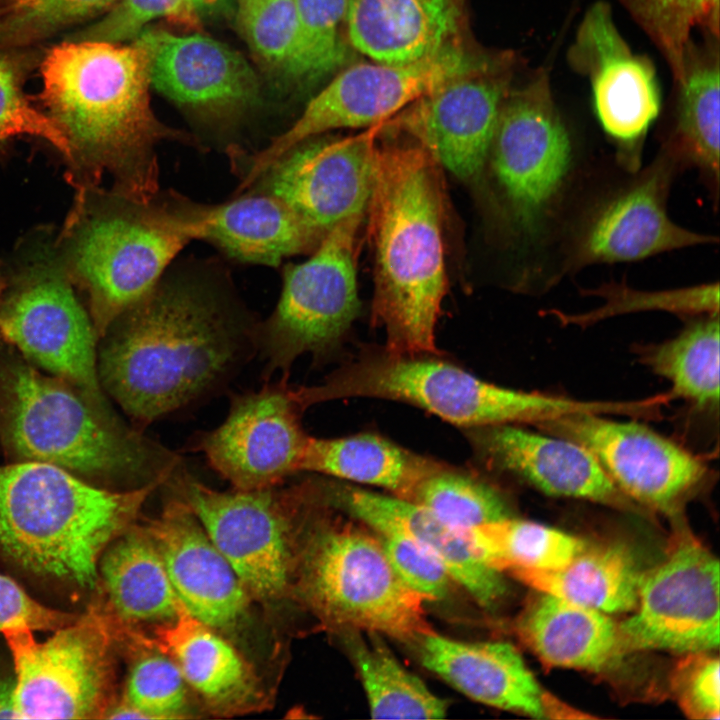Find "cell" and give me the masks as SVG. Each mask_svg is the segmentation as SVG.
Returning a JSON list of instances; mask_svg holds the SVG:
<instances>
[{"mask_svg":"<svg viewBox=\"0 0 720 720\" xmlns=\"http://www.w3.org/2000/svg\"><path fill=\"white\" fill-rule=\"evenodd\" d=\"M215 265L169 267L104 335L101 386L139 432L222 389L256 352V326Z\"/></svg>","mask_w":720,"mask_h":720,"instance_id":"6da1fadb","label":"cell"},{"mask_svg":"<svg viewBox=\"0 0 720 720\" xmlns=\"http://www.w3.org/2000/svg\"><path fill=\"white\" fill-rule=\"evenodd\" d=\"M40 99L67 136L71 160L112 173L120 196L147 204L159 193L157 147L191 143L162 124L149 98V54L130 45L71 40L51 47L40 65Z\"/></svg>","mask_w":720,"mask_h":720,"instance_id":"7a4b0ae2","label":"cell"},{"mask_svg":"<svg viewBox=\"0 0 720 720\" xmlns=\"http://www.w3.org/2000/svg\"><path fill=\"white\" fill-rule=\"evenodd\" d=\"M443 190L437 161L418 143L378 146L370 201L375 252L372 320L385 348L438 354L435 329L447 289Z\"/></svg>","mask_w":720,"mask_h":720,"instance_id":"3957f363","label":"cell"},{"mask_svg":"<svg viewBox=\"0 0 720 720\" xmlns=\"http://www.w3.org/2000/svg\"><path fill=\"white\" fill-rule=\"evenodd\" d=\"M0 442L13 462L51 464L103 487L165 483L181 466L110 406L13 354L0 360Z\"/></svg>","mask_w":720,"mask_h":720,"instance_id":"277c9868","label":"cell"},{"mask_svg":"<svg viewBox=\"0 0 720 720\" xmlns=\"http://www.w3.org/2000/svg\"><path fill=\"white\" fill-rule=\"evenodd\" d=\"M162 483L112 489L47 463L0 465V552L39 579L97 589L103 552Z\"/></svg>","mask_w":720,"mask_h":720,"instance_id":"5b68a950","label":"cell"},{"mask_svg":"<svg viewBox=\"0 0 720 720\" xmlns=\"http://www.w3.org/2000/svg\"><path fill=\"white\" fill-rule=\"evenodd\" d=\"M304 404L352 397L393 400L421 408L446 422L478 428L533 424L574 413L603 414L606 401H583L506 388L482 380L433 354L387 350L362 353L323 382L300 386Z\"/></svg>","mask_w":720,"mask_h":720,"instance_id":"8992f818","label":"cell"},{"mask_svg":"<svg viewBox=\"0 0 720 720\" xmlns=\"http://www.w3.org/2000/svg\"><path fill=\"white\" fill-rule=\"evenodd\" d=\"M504 55L471 50L459 42L415 62L348 66L307 103L287 130L263 149L237 155L235 168H242L240 184L248 185L272 161L308 138L334 129L383 123L427 92L491 66Z\"/></svg>","mask_w":720,"mask_h":720,"instance_id":"52a82bcc","label":"cell"},{"mask_svg":"<svg viewBox=\"0 0 720 720\" xmlns=\"http://www.w3.org/2000/svg\"><path fill=\"white\" fill-rule=\"evenodd\" d=\"M303 563L301 590L323 620L352 631L418 641L432 632L423 599L392 568L381 541L350 525L318 532Z\"/></svg>","mask_w":720,"mask_h":720,"instance_id":"ba28073f","label":"cell"},{"mask_svg":"<svg viewBox=\"0 0 720 720\" xmlns=\"http://www.w3.org/2000/svg\"><path fill=\"white\" fill-rule=\"evenodd\" d=\"M14 668L19 719H101L115 703L110 618L95 604L37 641L27 626L2 631Z\"/></svg>","mask_w":720,"mask_h":720,"instance_id":"9c48e42d","label":"cell"},{"mask_svg":"<svg viewBox=\"0 0 720 720\" xmlns=\"http://www.w3.org/2000/svg\"><path fill=\"white\" fill-rule=\"evenodd\" d=\"M488 156L517 234L537 241L560 206L573 165L571 137L545 68L507 94Z\"/></svg>","mask_w":720,"mask_h":720,"instance_id":"30bf717a","label":"cell"},{"mask_svg":"<svg viewBox=\"0 0 720 720\" xmlns=\"http://www.w3.org/2000/svg\"><path fill=\"white\" fill-rule=\"evenodd\" d=\"M363 216L329 230L312 257L286 265L272 314L256 326V347L265 361L263 379L289 377L305 353L322 355L335 347L359 313L355 248Z\"/></svg>","mask_w":720,"mask_h":720,"instance_id":"8fae6325","label":"cell"},{"mask_svg":"<svg viewBox=\"0 0 720 720\" xmlns=\"http://www.w3.org/2000/svg\"><path fill=\"white\" fill-rule=\"evenodd\" d=\"M122 198V204L86 221L70 252L72 271L89 295L98 338L151 291L189 242L152 201Z\"/></svg>","mask_w":720,"mask_h":720,"instance_id":"7c38bea8","label":"cell"},{"mask_svg":"<svg viewBox=\"0 0 720 720\" xmlns=\"http://www.w3.org/2000/svg\"><path fill=\"white\" fill-rule=\"evenodd\" d=\"M166 482L182 496L250 597L274 600L286 593L292 561L289 536L307 483L286 490L219 491L181 466Z\"/></svg>","mask_w":720,"mask_h":720,"instance_id":"4fadbf2b","label":"cell"},{"mask_svg":"<svg viewBox=\"0 0 720 720\" xmlns=\"http://www.w3.org/2000/svg\"><path fill=\"white\" fill-rule=\"evenodd\" d=\"M382 124L345 138H308L272 161L244 190L279 199L324 236L369 208Z\"/></svg>","mask_w":720,"mask_h":720,"instance_id":"5bb4252c","label":"cell"},{"mask_svg":"<svg viewBox=\"0 0 720 720\" xmlns=\"http://www.w3.org/2000/svg\"><path fill=\"white\" fill-rule=\"evenodd\" d=\"M635 613L618 624L623 653H700L719 646V562L686 538L643 573Z\"/></svg>","mask_w":720,"mask_h":720,"instance_id":"9a60e30c","label":"cell"},{"mask_svg":"<svg viewBox=\"0 0 720 720\" xmlns=\"http://www.w3.org/2000/svg\"><path fill=\"white\" fill-rule=\"evenodd\" d=\"M567 60L589 81L595 114L616 145L619 162L637 172L644 138L661 108L653 62L633 52L606 1H597L586 10Z\"/></svg>","mask_w":720,"mask_h":720,"instance_id":"2e32d148","label":"cell"},{"mask_svg":"<svg viewBox=\"0 0 720 720\" xmlns=\"http://www.w3.org/2000/svg\"><path fill=\"white\" fill-rule=\"evenodd\" d=\"M682 167L671 152L662 148L650 166L596 203L571 232L563 271L639 261L717 242L714 236L681 227L668 215L669 190Z\"/></svg>","mask_w":720,"mask_h":720,"instance_id":"e0dca14e","label":"cell"},{"mask_svg":"<svg viewBox=\"0 0 720 720\" xmlns=\"http://www.w3.org/2000/svg\"><path fill=\"white\" fill-rule=\"evenodd\" d=\"M287 379L231 395L223 423L193 441V449L235 489L277 487L301 472L310 438L301 421L306 408Z\"/></svg>","mask_w":720,"mask_h":720,"instance_id":"ac0fdd59","label":"cell"},{"mask_svg":"<svg viewBox=\"0 0 720 720\" xmlns=\"http://www.w3.org/2000/svg\"><path fill=\"white\" fill-rule=\"evenodd\" d=\"M535 426L584 446L628 499L659 511H676L709 474L696 455L635 420L582 412Z\"/></svg>","mask_w":720,"mask_h":720,"instance_id":"d6986e66","label":"cell"},{"mask_svg":"<svg viewBox=\"0 0 720 720\" xmlns=\"http://www.w3.org/2000/svg\"><path fill=\"white\" fill-rule=\"evenodd\" d=\"M0 336L28 362L109 406L98 375L99 338L60 274L33 272L0 303Z\"/></svg>","mask_w":720,"mask_h":720,"instance_id":"ffe728a7","label":"cell"},{"mask_svg":"<svg viewBox=\"0 0 720 720\" xmlns=\"http://www.w3.org/2000/svg\"><path fill=\"white\" fill-rule=\"evenodd\" d=\"M514 56L440 85L384 123L407 134L462 179L476 176L491 147L502 104L512 88Z\"/></svg>","mask_w":720,"mask_h":720,"instance_id":"44dd1931","label":"cell"},{"mask_svg":"<svg viewBox=\"0 0 720 720\" xmlns=\"http://www.w3.org/2000/svg\"><path fill=\"white\" fill-rule=\"evenodd\" d=\"M163 219L190 240H205L244 263L279 266L317 247L324 236L279 199L248 191L219 204L191 201L176 192L154 198Z\"/></svg>","mask_w":720,"mask_h":720,"instance_id":"7402d4cb","label":"cell"},{"mask_svg":"<svg viewBox=\"0 0 720 720\" xmlns=\"http://www.w3.org/2000/svg\"><path fill=\"white\" fill-rule=\"evenodd\" d=\"M135 39L148 51L150 84L183 108L225 119L250 108L259 97L252 67L218 40L154 29H144Z\"/></svg>","mask_w":720,"mask_h":720,"instance_id":"603a6c76","label":"cell"},{"mask_svg":"<svg viewBox=\"0 0 720 720\" xmlns=\"http://www.w3.org/2000/svg\"><path fill=\"white\" fill-rule=\"evenodd\" d=\"M144 530L184 608L216 630L238 624L250 595L190 507L182 499L170 500Z\"/></svg>","mask_w":720,"mask_h":720,"instance_id":"cb8c5ba5","label":"cell"},{"mask_svg":"<svg viewBox=\"0 0 720 720\" xmlns=\"http://www.w3.org/2000/svg\"><path fill=\"white\" fill-rule=\"evenodd\" d=\"M468 438L490 467L508 472L544 494L629 507L595 456L570 439L518 424L470 429Z\"/></svg>","mask_w":720,"mask_h":720,"instance_id":"d4e9b609","label":"cell"},{"mask_svg":"<svg viewBox=\"0 0 720 720\" xmlns=\"http://www.w3.org/2000/svg\"><path fill=\"white\" fill-rule=\"evenodd\" d=\"M327 495L342 509L379 535L407 536L429 549L449 576L479 604L490 607L505 593L500 572L476 554L464 531L458 530L413 501L345 484H324Z\"/></svg>","mask_w":720,"mask_h":720,"instance_id":"484cf974","label":"cell"},{"mask_svg":"<svg viewBox=\"0 0 720 720\" xmlns=\"http://www.w3.org/2000/svg\"><path fill=\"white\" fill-rule=\"evenodd\" d=\"M135 636L168 655L187 685L215 714H241L264 704V693L252 667L216 629L184 607L174 619L157 626L151 638Z\"/></svg>","mask_w":720,"mask_h":720,"instance_id":"4316f807","label":"cell"},{"mask_svg":"<svg viewBox=\"0 0 720 720\" xmlns=\"http://www.w3.org/2000/svg\"><path fill=\"white\" fill-rule=\"evenodd\" d=\"M462 0H348L349 45L373 61L402 64L461 42Z\"/></svg>","mask_w":720,"mask_h":720,"instance_id":"83f0119b","label":"cell"},{"mask_svg":"<svg viewBox=\"0 0 720 720\" xmlns=\"http://www.w3.org/2000/svg\"><path fill=\"white\" fill-rule=\"evenodd\" d=\"M417 643L423 666L472 700L545 718L544 691L511 644L459 641L434 631Z\"/></svg>","mask_w":720,"mask_h":720,"instance_id":"f1b7e54d","label":"cell"},{"mask_svg":"<svg viewBox=\"0 0 720 720\" xmlns=\"http://www.w3.org/2000/svg\"><path fill=\"white\" fill-rule=\"evenodd\" d=\"M97 604L118 626L166 622L184 607L169 579L163 560L144 530L132 526L113 540L98 564Z\"/></svg>","mask_w":720,"mask_h":720,"instance_id":"f546056e","label":"cell"},{"mask_svg":"<svg viewBox=\"0 0 720 720\" xmlns=\"http://www.w3.org/2000/svg\"><path fill=\"white\" fill-rule=\"evenodd\" d=\"M519 632L542 662L554 667L597 672L624 655L618 624L606 613L547 593L526 608Z\"/></svg>","mask_w":720,"mask_h":720,"instance_id":"4dcf8cb0","label":"cell"},{"mask_svg":"<svg viewBox=\"0 0 720 720\" xmlns=\"http://www.w3.org/2000/svg\"><path fill=\"white\" fill-rule=\"evenodd\" d=\"M672 126L663 148L682 166H694L712 192L719 187L720 53L719 37L704 35L694 41L684 76L675 84Z\"/></svg>","mask_w":720,"mask_h":720,"instance_id":"1f68e13d","label":"cell"},{"mask_svg":"<svg viewBox=\"0 0 720 720\" xmlns=\"http://www.w3.org/2000/svg\"><path fill=\"white\" fill-rule=\"evenodd\" d=\"M442 463L373 433L308 440L301 472L384 488L410 500L418 483Z\"/></svg>","mask_w":720,"mask_h":720,"instance_id":"d6a6232c","label":"cell"},{"mask_svg":"<svg viewBox=\"0 0 720 720\" xmlns=\"http://www.w3.org/2000/svg\"><path fill=\"white\" fill-rule=\"evenodd\" d=\"M510 574L541 593L606 614L635 609L643 575L632 552L622 544L587 545L558 569H522Z\"/></svg>","mask_w":720,"mask_h":720,"instance_id":"836d02e7","label":"cell"},{"mask_svg":"<svg viewBox=\"0 0 720 720\" xmlns=\"http://www.w3.org/2000/svg\"><path fill=\"white\" fill-rule=\"evenodd\" d=\"M719 314L701 315L662 343L639 346V360L671 384L672 398L699 410L719 405Z\"/></svg>","mask_w":720,"mask_h":720,"instance_id":"e575fe53","label":"cell"},{"mask_svg":"<svg viewBox=\"0 0 720 720\" xmlns=\"http://www.w3.org/2000/svg\"><path fill=\"white\" fill-rule=\"evenodd\" d=\"M464 532L479 558L500 573L558 569L587 546L559 529L512 517Z\"/></svg>","mask_w":720,"mask_h":720,"instance_id":"d590c367","label":"cell"},{"mask_svg":"<svg viewBox=\"0 0 720 720\" xmlns=\"http://www.w3.org/2000/svg\"><path fill=\"white\" fill-rule=\"evenodd\" d=\"M354 663L366 693L369 712L375 719H441L447 702L432 693L404 668L391 651L372 637L353 639Z\"/></svg>","mask_w":720,"mask_h":720,"instance_id":"8d00e7d4","label":"cell"},{"mask_svg":"<svg viewBox=\"0 0 720 720\" xmlns=\"http://www.w3.org/2000/svg\"><path fill=\"white\" fill-rule=\"evenodd\" d=\"M665 60L674 84L684 76L696 34L719 37L720 0H614Z\"/></svg>","mask_w":720,"mask_h":720,"instance_id":"74e56055","label":"cell"},{"mask_svg":"<svg viewBox=\"0 0 720 720\" xmlns=\"http://www.w3.org/2000/svg\"><path fill=\"white\" fill-rule=\"evenodd\" d=\"M410 501L461 531L511 517L506 500L495 487L446 464L418 483Z\"/></svg>","mask_w":720,"mask_h":720,"instance_id":"f35d334b","label":"cell"},{"mask_svg":"<svg viewBox=\"0 0 720 720\" xmlns=\"http://www.w3.org/2000/svg\"><path fill=\"white\" fill-rule=\"evenodd\" d=\"M146 650L131 664L123 697L107 711L106 719H175L187 712V683L176 663L156 648Z\"/></svg>","mask_w":720,"mask_h":720,"instance_id":"ab89813d","label":"cell"},{"mask_svg":"<svg viewBox=\"0 0 720 720\" xmlns=\"http://www.w3.org/2000/svg\"><path fill=\"white\" fill-rule=\"evenodd\" d=\"M240 31L276 75L300 80V29L294 0H235Z\"/></svg>","mask_w":720,"mask_h":720,"instance_id":"60d3db41","label":"cell"},{"mask_svg":"<svg viewBox=\"0 0 720 720\" xmlns=\"http://www.w3.org/2000/svg\"><path fill=\"white\" fill-rule=\"evenodd\" d=\"M116 0H0V52L25 48L98 18Z\"/></svg>","mask_w":720,"mask_h":720,"instance_id":"b9f144b4","label":"cell"},{"mask_svg":"<svg viewBox=\"0 0 720 720\" xmlns=\"http://www.w3.org/2000/svg\"><path fill=\"white\" fill-rule=\"evenodd\" d=\"M300 29V81L338 70L348 58V0H294Z\"/></svg>","mask_w":720,"mask_h":720,"instance_id":"7bdbcfd3","label":"cell"},{"mask_svg":"<svg viewBox=\"0 0 720 720\" xmlns=\"http://www.w3.org/2000/svg\"><path fill=\"white\" fill-rule=\"evenodd\" d=\"M585 292L602 297L604 304L584 314L556 312L561 321L586 325L607 317L646 310L685 315L719 314L718 282L661 291H643L625 284L609 283Z\"/></svg>","mask_w":720,"mask_h":720,"instance_id":"ee69618b","label":"cell"},{"mask_svg":"<svg viewBox=\"0 0 720 720\" xmlns=\"http://www.w3.org/2000/svg\"><path fill=\"white\" fill-rule=\"evenodd\" d=\"M226 0H116L96 22L67 39L120 43L135 39L156 19L195 26Z\"/></svg>","mask_w":720,"mask_h":720,"instance_id":"f6af8a7d","label":"cell"},{"mask_svg":"<svg viewBox=\"0 0 720 720\" xmlns=\"http://www.w3.org/2000/svg\"><path fill=\"white\" fill-rule=\"evenodd\" d=\"M29 135L42 138L72 158L69 140L57 123L37 110L22 89L21 70L8 52H0V144L10 138Z\"/></svg>","mask_w":720,"mask_h":720,"instance_id":"bcb514c9","label":"cell"},{"mask_svg":"<svg viewBox=\"0 0 720 720\" xmlns=\"http://www.w3.org/2000/svg\"><path fill=\"white\" fill-rule=\"evenodd\" d=\"M380 536L392 568L407 587L423 600H438L446 595L451 577L429 549L407 536Z\"/></svg>","mask_w":720,"mask_h":720,"instance_id":"7dc6e473","label":"cell"},{"mask_svg":"<svg viewBox=\"0 0 720 720\" xmlns=\"http://www.w3.org/2000/svg\"><path fill=\"white\" fill-rule=\"evenodd\" d=\"M692 653L680 664L675 690L681 709L693 719H718L720 712L719 659Z\"/></svg>","mask_w":720,"mask_h":720,"instance_id":"c3c4849f","label":"cell"},{"mask_svg":"<svg viewBox=\"0 0 720 720\" xmlns=\"http://www.w3.org/2000/svg\"><path fill=\"white\" fill-rule=\"evenodd\" d=\"M78 615L47 607L32 598L16 581L0 574V632L27 626L54 631L73 622Z\"/></svg>","mask_w":720,"mask_h":720,"instance_id":"681fc988","label":"cell"},{"mask_svg":"<svg viewBox=\"0 0 720 720\" xmlns=\"http://www.w3.org/2000/svg\"><path fill=\"white\" fill-rule=\"evenodd\" d=\"M19 719L14 705V676L0 675V719Z\"/></svg>","mask_w":720,"mask_h":720,"instance_id":"f907efd6","label":"cell"},{"mask_svg":"<svg viewBox=\"0 0 720 720\" xmlns=\"http://www.w3.org/2000/svg\"><path fill=\"white\" fill-rule=\"evenodd\" d=\"M4 287H5L4 279H3L2 274H1V272H0V298H1V295H2V293H3Z\"/></svg>","mask_w":720,"mask_h":720,"instance_id":"816d5d0a","label":"cell"}]
</instances>
